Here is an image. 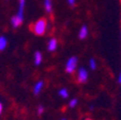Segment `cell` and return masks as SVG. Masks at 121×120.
Wrapping results in <instances>:
<instances>
[{
    "label": "cell",
    "mask_w": 121,
    "mask_h": 120,
    "mask_svg": "<svg viewBox=\"0 0 121 120\" xmlns=\"http://www.w3.org/2000/svg\"><path fill=\"white\" fill-rule=\"evenodd\" d=\"M48 21L44 18H41L39 20H37L33 25H31V30L36 36H42L44 35V33L48 29Z\"/></svg>",
    "instance_id": "6da1fadb"
},
{
    "label": "cell",
    "mask_w": 121,
    "mask_h": 120,
    "mask_svg": "<svg viewBox=\"0 0 121 120\" xmlns=\"http://www.w3.org/2000/svg\"><path fill=\"white\" fill-rule=\"evenodd\" d=\"M77 66H78V58L76 56H71L67 60L65 65V70L67 74H73L77 71Z\"/></svg>",
    "instance_id": "7a4b0ae2"
},
{
    "label": "cell",
    "mask_w": 121,
    "mask_h": 120,
    "mask_svg": "<svg viewBox=\"0 0 121 120\" xmlns=\"http://www.w3.org/2000/svg\"><path fill=\"white\" fill-rule=\"evenodd\" d=\"M76 78H77V81L79 83H84L88 81V78H89V73L88 70L86 68H79L77 69V74H76Z\"/></svg>",
    "instance_id": "3957f363"
},
{
    "label": "cell",
    "mask_w": 121,
    "mask_h": 120,
    "mask_svg": "<svg viewBox=\"0 0 121 120\" xmlns=\"http://www.w3.org/2000/svg\"><path fill=\"white\" fill-rule=\"evenodd\" d=\"M78 36H79V39H81V40L88 38V36H89V28H88V26H86V25H83L82 27L79 29Z\"/></svg>",
    "instance_id": "277c9868"
},
{
    "label": "cell",
    "mask_w": 121,
    "mask_h": 120,
    "mask_svg": "<svg viewBox=\"0 0 121 120\" xmlns=\"http://www.w3.org/2000/svg\"><path fill=\"white\" fill-rule=\"evenodd\" d=\"M57 44H58L57 40H56L55 38H51L48 42V50L50 51V52H54V51L57 49Z\"/></svg>",
    "instance_id": "5b68a950"
},
{
    "label": "cell",
    "mask_w": 121,
    "mask_h": 120,
    "mask_svg": "<svg viewBox=\"0 0 121 120\" xmlns=\"http://www.w3.org/2000/svg\"><path fill=\"white\" fill-rule=\"evenodd\" d=\"M43 87H44V82H43L42 80H39L36 82V84L34 85V94L35 95H38L39 93L42 91Z\"/></svg>",
    "instance_id": "8992f818"
},
{
    "label": "cell",
    "mask_w": 121,
    "mask_h": 120,
    "mask_svg": "<svg viewBox=\"0 0 121 120\" xmlns=\"http://www.w3.org/2000/svg\"><path fill=\"white\" fill-rule=\"evenodd\" d=\"M22 23H23V18L17 16V15H15V16H13V18H11V24H12V26L14 28H17L18 26H21Z\"/></svg>",
    "instance_id": "52a82bcc"
},
{
    "label": "cell",
    "mask_w": 121,
    "mask_h": 120,
    "mask_svg": "<svg viewBox=\"0 0 121 120\" xmlns=\"http://www.w3.org/2000/svg\"><path fill=\"white\" fill-rule=\"evenodd\" d=\"M24 8H25V0H18V12L17 16L24 18Z\"/></svg>",
    "instance_id": "ba28073f"
},
{
    "label": "cell",
    "mask_w": 121,
    "mask_h": 120,
    "mask_svg": "<svg viewBox=\"0 0 121 120\" xmlns=\"http://www.w3.org/2000/svg\"><path fill=\"white\" fill-rule=\"evenodd\" d=\"M44 9L47 11L48 14H52L53 12V3H52V0H44Z\"/></svg>",
    "instance_id": "9c48e42d"
},
{
    "label": "cell",
    "mask_w": 121,
    "mask_h": 120,
    "mask_svg": "<svg viewBox=\"0 0 121 120\" xmlns=\"http://www.w3.org/2000/svg\"><path fill=\"white\" fill-rule=\"evenodd\" d=\"M34 60H35V65H40L41 62H42V54H41L39 51H37V52L35 53Z\"/></svg>",
    "instance_id": "30bf717a"
},
{
    "label": "cell",
    "mask_w": 121,
    "mask_h": 120,
    "mask_svg": "<svg viewBox=\"0 0 121 120\" xmlns=\"http://www.w3.org/2000/svg\"><path fill=\"white\" fill-rule=\"evenodd\" d=\"M7 44H8V40L5 37L1 36L0 37V51H3L7 48Z\"/></svg>",
    "instance_id": "8fae6325"
},
{
    "label": "cell",
    "mask_w": 121,
    "mask_h": 120,
    "mask_svg": "<svg viewBox=\"0 0 121 120\" xmlns=\"http://www.w3.org/2000/svg\"><path fill=\"white\" fill-rule=\"evenodd\" d=\"M58 95H60V98H67L68 95H69V93H68V90H67V89L63 88V89H60V90L58 91Z\"/></svg>",
    "instance_id": "7c38bea8"
},
{
    "label": "cell",
    "mask_w": 121,
    "mask_h": 120,
    "mask_svg": "<svg viewBox=\"0 0 121 120\" xmlns=\"http://www.w3.org/2000/svg\"><path fill=\"white\" fill-rule=\"evenodd\" d=\"M89 66H90V69L95 70L96 67H97V63H96L95 58H91L90 62H89Z\"/></svg>",
    "instance_id": "4fadbf2b"
},
{
    "label": "cell",
    "mask_w": 121,
    "mask_h": 120,
    "mask_svg": "<svg viewBox=\"0 0 121 120\" xmlns=\"http://www.w3.org/2000/svg\"><path fill=\"white\" fill-rule=\"evenodd\" d=\"M68 105H69V107H70V108L76 107V106L78 105V100H77V98H71V100L69 101V104H68Z\"/></svg>",
    "instance_id": "5bb4252c"
},
{
    "label": "cell",
    "mask_w": 121,
    "mask_h": 120,
    "mask_svg": "<svg viewBox=\"0 0 121 120\" xmlns=\"http://www.w3.org/2000/svg\"><path fill=\"white\" fill-rule=\"evenodd\" d=\"M43 111H44V107H43L42 105L38 106V108H37V113H38V115H42Z\"/></svg>",
    "instance_id": "9a60e30c"
},
{
    "label": "cell",
    "mask_w": 121,
    "mask_h": 120,
    "mask_svg": "<svg viewBox=\"0 0 121 120\" xmlns=\"http://www.w3.org/2000/svg\"><path fill=\"white\" fill-rule=\"evenodd\" d=\"M67 2L70 7H73V5L76 4V0H67Z\"/></svg>",
    "instance_id": "2e32d148"
},
{
    "label": "cell",
    "mask_w": 121,
    "mask_h": 120,
    "mask_svg": "<svg viewBox=\"0 0 121 120\" xmlns=\"http://www.w3.org/2000/svg\"><path fill=\"white\" fill-rule=\"evenodd\" d=\"M2 109H3V106H2V104H1V102H0V114L2 113Z\"/></svg>",
    "instance_id": "e0dca14e"
},
{
    "label": "cell",
    "mask_w": 121,
    "mask_h": 120,
    "mask_svg": "<svg viewBox=\"0 0 121 120\" xmlns=\"http://www.w3.org/2000/svg\"><path fill=\"white\" fill-rule=\"evenodd\" d=\"M86 120H92V119H90V118H86Z\"/></svg>",
    "instance_id": "ac0fdd59"
},
{
    "label": "cell",
    "mask_w": 121,
    "mask_h": 120,
    "mask_svg": "<svg viewBox=\"0 0 121 120\" xmlns=\"http://www.w3.org/2000/svg\"><path fill=\"white\" fill-rule=\"evenodd\" d=\"M62 120H66V119H62Z\"/></svg>",
    "instance_id": "d6986e66"
}]
</instances>
